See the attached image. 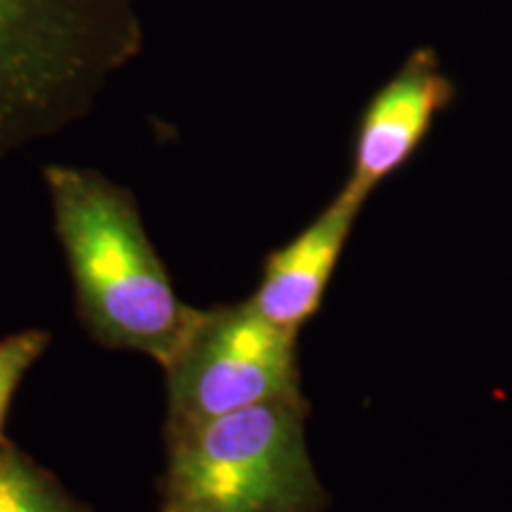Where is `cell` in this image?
<instances>
[{"label": "cell", "instance_id": "obj_1", "mask_svg": "<svg viewBox=\"0 0 512 512\" xmlns=\"http://www.w3.org/2000/svg\"><path fill=\"white\" fill-rule=\"evenodd\" d=\"M43 181L88 332L105 347L169 366L204 309L178 299L133 192L74 164L43 166Z\"/></svg>", "mask_w": 512, "mask_h": 512}, {"label": "cell", "instance_id": "obj_2", "mask_svg": "<svg viewBox=\"0 0 512 512\" xmlns=\"http://www.w3.org/2000/svg\"><path fill=\"white\" fill-rule=\"evenodd\" d=\"M143 48L136 0H0V162L88 117Z\"/></svg>", "mask_w": 512, "mask_h": 512}, {"label": "cell", "instance_id": "obj_3", "mask_svg": "<svg viewBox=\"0 0 512 512\" xmlns=\"http://www.w3.org/2000/svg\"><path fill=\"white\" fill-rule=\"evenodd\" d=\"M309 401L278 399L166 437L164 498L228 512H325L330 496L306 446Z\"/></svg>", "mask_w": 512, "mask_h": 512}, {"label": "cell", "instance_id": "obj_4", "mask_svg": "<svg viewBox=\"0 0 512 512\" xmlns=\"http://www.w3.org/2000/svg\"><path fill=\"white\" fill-rule=\"evenodd\" d=\"M294 332L249 302L207 309L166 373V437L266 401L299 399Z\"/></svg>", "mask_w": 512, "mask_h": 512}, {"label": "cell", "instance_id": "obj_5", "mask_svg": "<svg viewBox=\"0 0 512 512\" xmlns=\"http://www.w3.org/2000/svg\"><path fill=\"white\" fill-rule=\"evenodd\" d=\"M456 100V83L439 55L422 46L382 83L363 107L354 136L347 185L368 200L377 185L401 171L430 136L434 121Z\"/></svg>", "mask_w": 512, "mask_h": 512}, {"label": "cell", "instance_id": "obj_6", "mask_svg": "<svg viewBox=\"0 0 512 512\" xmlns=\"http://www.w3.org/2000/svg\"><path fill=\"white\" fill-rule=\"evenodd\" d=\"M363 204L366 197L344 183L302 233L266 256L259 285L247 302L268 323L299 335L320 311Z\"/></svg>", "mask_w": 512, "mask_h": 512}, {"label": "cell", "instance_id": "obj_7", "mask_svg": "<svg viewBox=\"0 0 512 512\" xmlns=\"http://www.w3.org/2000/svg\"><path fill=\"white\" fill-rule=\"evenodd\" d=\"M0 512H86L60 482L34 460L3 451L0 460Z\"/></svg>", "mask_w": 512, "mask_h": 512}, {"label": "cell", "instance_id": "obj_8", "mask_svg": "<svg viewBox=\"0 0 512 512\" xmlns=\"http://www.w3.org/2000/svg\"><path fill=\"white\" fill-rule=\"evenodd\" d=\"M50 335L46 330H24L0 339V444H3L5 415L17 387L29 368L46 354Z\"/></svg>", "mask_w": 512, "mask_h": 512}, {"label": "cell", "instance_id": "obj_9", "mask_svg": "<svg viewBox=\"0 0 512 512\" xmlns=\"http://www.w3.org/2000/svg\"><path fill=\"white\" fill-rule=\"evenodd\" d=\"M162 512H228L207 501H190V498H164Z\"/></svg>", "mask_w": 512, "mask_h": 512}, {"label": "cell", "instance_id": "obj_10", "mask_svg": "<svg viewBox=\"0 0 512 512\" xmlns=\"http://www.w3.org/2000/svg\"><path fill=\"white\" fill-rule=\"evenodd\" d=\"M0 460H3V451H0Z\"/></svg>", "mask_w": 512, "mask_h": 512}]
</instances>
